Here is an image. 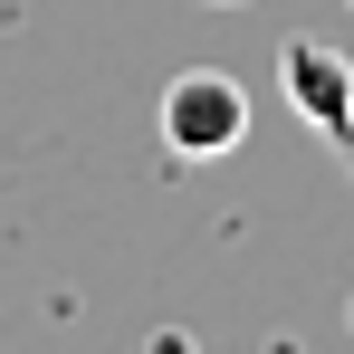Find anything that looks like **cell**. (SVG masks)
<instances>
[{
	"label": "cell",
	"instance_id": "obj_2",
	"mask_svg": "<svg viewBox=\"0 0 354 354\" xmlns=\"http://www.w3.org/2000/svg\"><path fill=\"white\" fill-rule=\"evenodd\" d=\"M278 86H288V106L316 134H335V144H354V67L326 48V39H288L278 48Z\"/></svg>",
	"mask_w": 354,
	"mask_h": 354
},
{
	"label": "cell",
	"instance_id": "obj_1",
	"mask_svg": "<svg viewBox=\"0 0 354 354\" xmlns=\"http://www.w3.org/2000/svg\"><path fill=\"white\" fill-rule=\"evenodd\" d=\"M239 134H249V86L230 67H182L163 86V153L173 163H221V153H239Z\"/></svg>",
	"mask_w": 354,
	"mask_h": 354
},
{
	"label": "cell",
	"instance_id": "obj_3",
	"mask_svg": "<svg viewBox=\"0 0 354 354\" xmlns=\"http://www.w3.org/2000/svg\"><path fill=\"white\" fill-rule=\"evenodd\" d=\"M345 153H354V144H345Z\"/></svg>",
	"mask_w": 354,
	"mask_h": 354
}]
</instances>
